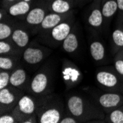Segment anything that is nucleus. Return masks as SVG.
Listing matches in <instances>:
<instances>
[{
  "instance_id": "9",
  "label": "nucleus",
  "mask_w": 123,
  "mask_h": 123,
  "mask_svg": "<svg viewBox=\"0 0 123 123\" xmlns=\"http://www.w3.org/2000/svg\"><path fill=\"white\" fill-rule=\"evenodd\" d=\"M25 94L24 92L11 85L0 89V114L10 113Z\"/></svg>"
},
{
  "instance_id": "18",
  "label": "nucleus",
  "mask_w": 123,
  "mask_h": 123,
  "mask_svg": "<svg viewBox=\"0 0 123 123\" xmlns=\"http://www.w3.org/2000/svg\"><path fill=\"white\" fill-rule=\"evenodd\" d=\"M63 77L66 86H68L67 87H72L80 81L82 73L77 67L72 65L71 62H69V66H63Z\"/></svg>"
},
{
  "instance_id": "19",
  "label": "nucleus",
  "mask_w": 123,
  "mask_h": 123,
  "mask_svg": "<svg viewBox=\"0 0 123 123\" xmlns=\"http://www.w3.org/2000/svg\"><path fill=\"white\" fill-rule=\"evenodd\" d=\"M75 0H51L47 2V7L49 12L60 14H65L71 12L75 6Z\"/></svg>"
},
{
  "instance_id": "30",
  "label": "nucleus",
  "mask_w": 123,
  "mask_h": 123,
  "mask_svg": "<svg viewBox=\"0 0 123 123\" xmlns=\"http://www.w3.org/2000/svg\"><path fill=\"white\" fill-rule=\"evenodd\" d=\"M37 122H38V117L36 114L28 117L23 122V123H37Z\"/></svg>"
},
{
  "instance_id": "33",
  "label": "nucleus",
  "mask_w": 123,
  "mask_h": 123,
  "mask_svg": "<svg viewBox=\"0 0 123 123\" xmlns=\"http://www.w3.org/2000/svg\"><path fill=\"white\" fill-rule=\"evenodd\" d=\"M119 7V13H123V0H117Z\"/></svg>"
},
{
  "instance_id": "23",
  "label": "nucleus",
  "mask_w": 123,
  "mask_h": 123,
  "mask_svg": "<svg viewBox=\"0 0 123 123\" xmlns=\"http://www.w3.org/2000/svg\"><path fill=\"white\" fill-rule=\"evenodd\" d=\"M16 22L8 17L6 19L1 21L0 23V41L8 40L13 34Z\"/></svg>"
},
{
  "instance_id": "17",
  "label": "nucleus",
  "mask_w": 123,
  "mask_h": 123,
  "mask_svg": "<svg viewBox=\"0 0 123 123\" xmlns=\"http://www.w3.org/2000/svg\"><path fill=\"white\" fill-rule=\"evenodd\" d=\"M31 8L32 5L30 2H27L25 0H19L18 2L10 5L5 9L10 17L24 18Z\"/></svg>"
},
{
  "instance_id": "28",
  "label": "nucleus",
  "mask_w": 123,
  "mask_h": 123,
  "mask_svg": "<svg viewBox=\"0 0 123 123\" xmlns=\"http://www.w3.org/2000/svg\"><path fill=\"white\" fill-rule=\"evenodd\" d=\"M0 123H18V122L10 112L0 114Z\"/></svg>"
},
{
  "instance_id": "12",
  "label": "nucleus",
  "mask_w": 123,
  "mask_h": 123,
  "mask_svg": "<svg viewBox=\"0 0 123 123\" xmlns=\"http://www.w3.org/2000/svg\"><path fill=\"white\" fill-rule=\"evenodd\" d=\"M71 15H72V13L69 12L68 13L65 14H60L53 12H49L45 18H43L41 24L39 25V27L36 29L35 35H38V36H41L44 35L45 33L51 30L52 28L56 27L61 22L66 19L68 17H69Z\"/></svg>"
},
{
  "instance_id": "8",
  "label": "nucleus",
  "mask_w": 123,
  "mask_h": 123,
  "mask_svg": "<svg viewBox=\"0 0 123 123\" xmlns=\"http://www.w3.org/2000/svg\"><path fill=\"white\" fill-rule=\"evenodd\" d=\"M92 99L105 114L123 105V94L120 92H96Z\"/></svg>"
},
{
  "instance_id": "2",
  "label": "nucleus",
  "mask_w": 123,
  "mask_h": 123,
  "mask_svg": "<svg viewBox=\"0 0 123 123\" xmlns=\"http://www.w3.org/2000/svg\"><path fill=\"white\" fill-rule=\"evenodd\" d=\"M66 108L62 99L56 94L38 97L36 110L38 122L59 123L65 114Z\"/></svg>"
},
{
  "instance_id": "15",
  "label": "nucleus",
  "mask_w": 123,
  "mask_h": 123,
  "mask_svg": "<svg viewBox=\"0 0 123 123\" xmlns=\"http://www.w3.org/2000/svg\"><path fill=\"white\" fill-rule=\"evenodd\" d=\"M89 52L92 60L97 63L102 64L108 59L105 44L99 38H92L89 40Z\"/></svg>"
},
{
  "instance_id": "11",
  "label": "nucleus",
  "mask_w": 123,
  "mask_h": 123,
  "mask_svg": "<svg viewBox=\"0 0 123 123\" xmlns=\"http://www.w3.org/2000/svg\"><path fill=\"white\" fill-rule=\"evenodd\" d=\"M32 34V31L23 22H16L10 40L19 49L24 50L30 43Z\"/></svg>"
},
{
  "instance_id": "27",
  "label": "nucleus",
  "mask_w": 123,
  "mask_h": 123,
  "mask_svg": "<svg viewBox=\"0 0 123 123\" xmlns=\"http://www.w3.org/2000/svg\"><path fill=\"white\" fill-rule=\"evenodd\" d=\"M11 72L0 70V89L5 88L10 85Z\"/></svg>"
},
{
  "instance_id": "31",
  "label": "nucleus",
  "mask_w": 123,
  "mask_h": 123,
  "mask_svg": "<svg viewBox=\"0 0 123 123\" xmlns=\"http://www.w3.org/2000/svg\"><path fill=\"white\" fill-rule=\"evenodd\" d=\"M92 1H94V0H75L74 5L77 7H83Z\"/></svg>"
},
{
  "instance_id": "10",
  "label": "nucleus",
  "mask_w": 123,
  "mask_h": 123,
  "mask_svg": "<svg viewBox=\"0 0 123 123\" xmlns=\"http://www.w3.org/2000/svg\"><path fill=\"white\" fill-rule=\"evenodd\" d=\"M49 12L47 4L36 5L30 9L27 14L24 17L23 23L32 31V33L35 35L36 29L41 24L43 18Z\"/></svg>"
},
{
  "instance_id": "4",
  "label": "nucleus",
  "mask_w": 123,
  "mask_h": 123,
  "mask_svg": "<svg viewBox=\"0 0 123 123\" xmlns=\"http://www.w3.org/2000/svg\"><path fill=\"white\" fill-rule=\"evenodd\" d=\"M96 81L103 91L120 92L123 88V79L113 66H104L97 69Z\"/></svg>"
},
{
  "instance_id": "38",
  "label": "nucleus",
  "mask_w": 123,
  "mask_h": 123,
  "mask_svg": "<svg viewBox=\"0 0 123 123\" xmlns=\"http://www.w3.org/2000/svg\"><path fill=\"white\" fill-rule=\"evenodd\" d=\"M47 1H48V2H49V1H51V0H47Z\"/></svg>"
},
{
  "instance_id": "6",
  "label": "nucleus",
  "mask_w": 123,
  "mask_h": 123,
  "mask_svg": "<svg viewBox=\"0 0 123 123\" xmlns=\"http://www.w3.org/2000/svg\"><path fill=\"white\" fill-rule=\"evenodd\" d=\"M52 92V74L45 68L39 69L31 77L27 89V94L41 97Z\"/></svg>"
},
{
  "instance_id": "35",
  "label": "nucleus",
  "mask_w": 123,
  "mask_h": 123,
  "mask_svg": "<svg viewBox=\"0 0 123 123\" xmlns=\"http://www.w3.org/2000/svg\"><path fill=\"white\" fill-rule=\"evenodd\" d=\"M102 1L103 0H94V2H97V3H99V4H101V2H102Z\"/></svg>"
},
{
  "instance_id": "34",
  "label": "nucleus",
  "mask_w": 123,
  "mask_h": 123,
  "mask_svg": "<svg viewBox=\"0 0 123 123\" xmlns=\"http://www.w3.org/2000/svg\"><path fill=\"white\" fill-rule=\"evenodd\" d=\"M19 1V0H4V2H5V5H4V8H6L7 6H9L11 4H13L16 2H18Z\"/></svg>"
},
{
  "instance_id": "29",
  "label": "nucleus",
  "mask_w": 123,
  "mask_h": 123,
  "mask_svg": "<svg viewBox=\"0 0 123 123\" xmlns=\"http://www.w3.org/2000/svg\"><path fill=\"white\" fill-rule=\"evenodd\" d=\"M59 123H80V122L74 116L66 111V113H65L64 116L61 118Z\"/></svg>"
},
{
  "instance_id": "37",
  "label": "nucleus",
  "mask_w": 123,
  "mask_h": 123,
  "mask_svg": "<svg viewBox=\"0 0 123 123\" xmlns=\"http://www.w3.org/2000/svg\"><path fill=\"white\" fill-rule=\"evenodd\" d=\"M122 93L123 94V88H122Z\"/></svg>"
},
{
  "instance_id": "20",
  "label": "nucleus",
  "mask_w": 123,
  "mask_h": 123,
  "mask_svg": "<svg viewBox=\"0 0 123 123\" xmlns=\"http://www.w3.org/2000/svg\"><path fill=\"white\" fill-rule=\"evenodd\" d=\"M101 11L105 19V25H108L114 16L119 13V7L117 0H103L101 5Z\"/></svg>"
},
{
  "instance_id": "25",
  "label": "nucleus",
  "mask_w": 123,
  "mask_h": 123,
  "mask_svg": "<svg viewBox=\"0 0 123 123\" xmlns=\"http://www.w3.org/2000/svg\"><path fill=\"white\" fill-rule=\"evenodd\" d=\"M105 122L123 123V105L105 114Z\"/></svg>"
},
{
  "instance_id": "26",
  "label": "nucleus",
  "mask_w": 123,
  "mask_h": 123,
  "mask_svg": "<svg viewBox=\"0 0 123 123\" xmlns=\"http://www.w3.org/2000/svg\"><path fill=\"white\" fill-rule=\"evenodd\" d=\"M114 67L123 79V48L114 55Z\"/></svg>"
},
{
  "instance_id": "21",
  "label": "nucleus",
  "mask_w": 123,
  "mask_h": 123,
  "mask_svg": "<svg viewBox=\"0 0 123 123\" xmlns=\"http://www.w3.org/2000/svg\"><path fill=\"white\" fill-rule=\"evenodd\" d=\"M21 55H0V70L12 72L21 65Z\"/></svg>"
},
{
  "instance_id": "14",
  "label": "nucleus",
  "mask_w": 123,
  "mask_h": 123,
  "mask_svg": "<svg viewBox=\"0 0 123 123\" xmlns=\"http://www.w3.org/2000/svg\"><path fill=\"white\" fill-rule=\"evenodd\" d=\"M31 77L22 64L11 72L10 85L27 93Z\"/></svg>"
},
{
  "instance_id": "36",
  "label": "nucleus",
  "mask_w": 123,
  "mask_h": 123,
  "mask_svg": "<svg viewBox=\"0 0 123 123\" xmlns=\"http://www.w3.org/2000/svg\"><path fill=\"white\" fill-rule=\"evenodd\" d=\"M25 1H27V2H30V0H25Z\"/></svg>"
},
{
  "instance_id": "13",
  "label": "nucleus",
  "mask_w": 123,
  "mask_h": 123,
  "mask_svg": "<svg viewBox=\"0 0 123 123\" xmlns=\"http://www.w3.org/2000/svg\"><path fill=\"white\" fill-rule=\"evenodd\" d=\"M100 5L101 4L93 2L86 13V23L91 28L97 32H101L105 26V19Z\"/></svg>"
},
{
  "instance_id": "32",
  "label": "nucleus",
  "mask_w": 123,
  "mask_h": 123,
  "mask_svg": "<svg viewBox=\"0 0 123 123\" xmlns=\"http://www.w3.org/2000/svg\"><path fill=\"white\" fill-rule=\"evenodd\" d=\"M117 21H118L117 25L121 27V29L123 31V13H119Z\"/></svg>"
},
{
  "instance_id": "22",
  "label": "nucleus",
  "mask_w": 123,
  "mask_h": 123,
  "mask_svg": "<svg viewBox=\"0 0 123 123\" xmlns=\"http://www.w3.org/2000/svg\"><path fill=\"white\" fill-rule=\"evenodd\" d=\"M111 52L114 55L123 48V31L118 25L111 32Z\"/></svg>"
},
{
  "instance_id": "7",
  "label": "nucleus",
  "mask_w": 123,
  "mask_h": 123,
  "mask_svg": "<svg viewBox=\"0 0 123 123\" xmlns=\"http://www.w3.org/2000/svg\"><path fill=\"white\" fill-rule=\"evenodd\" d=\"M38 101V97L30 94L25 93L21 97L16 106L11 111L18 123H23L26 118L36 114Z\"/></svg>"
},
{
  "instance_id": "1",
  "label": "nucleus",
  "mask_w": 123,
  "mask_h": 123,
  "mask_svg": "<svg viewBox=\"0 0 123 123\" xmlns=\"http://www.w3.org/2000/svg\"><path fill=\"white\" fill-rule=\"evenodd\" d=\"M66 111L80 122H105V113L92 99L80 94H71L66 100Z\"/></svg>"
},
{
  "instance_id": "24",
  "label": "nucleus",
  "mask_w": 123,
  "mask_h": 123,
  "mask_svg": "<svg viewBox=\"0 0 123 123\" xmlns=\"http://www.w3.org/2000/svg\"><path fill=\"white\" fill-rule=\"evenodd\" d=\"M22 52L23 50L16 46L10 39L0 41V55H21Z\"/></svg>"
},
{
  "instance_id": "3",
  "label": "nucleus",
  "mask_w": 123,
  "mask_h": 123,
  "mask_svg": "<svg viewBox=\"0 0 123 123\" xmlns=\"http://www.w3.org/2000/svg\"><path fill=\"white\" fill-rule=\"evenodd\" d=\"M74 25V17L72 14L44 35L39 36V41L49 47L56 48L61 45L62 42L71 32Z\"/></svg>"
},
{
  "instance_id": "16",
  "label": "nucleus",
  "mask_w": 123,
  "mask_h": 123,
  "mask_svg": "<svg viewBox=\"0 0 123 123\" xmlns=\"http://www.w3.org/2000/svg\"><path fill=\"white\" fill-rule=\"evenodd\" d=\"M63 50L68 54H74L80 47V35L75 24L65 40L61 43Z\"/></svg>"
},
{
  "instance_id": "5",
  "label": "nucleus",
  "mask_w": 123,
  "mask_h": 123,
  "mask_svg": "<svg viewBox=\"0 0 123 123\" xmlns=\"http://www.w3.org/2000/svg\"><path fill=\"white\" fill-rule=\"evenodd\" d=\"M52 50L50 47L38 43L37 40L30 41L29 45L23 50L21 59L24 63L30 66H36L45 61Z\"/></svg>"
}]
</instances>
